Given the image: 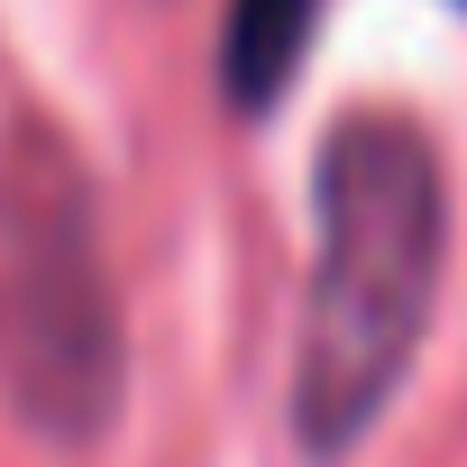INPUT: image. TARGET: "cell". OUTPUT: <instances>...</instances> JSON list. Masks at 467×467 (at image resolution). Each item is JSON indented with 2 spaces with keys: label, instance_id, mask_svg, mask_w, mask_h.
Returning a JSON list of instances; mask_svg holds the SVG:
<instances>
[{
  "label": "cell",
  "instance_id": "obj_1",
  "mask_svg": "<svg viewBox=\"0 0 467 467\" xmlns=\"http://www.w3.org/2000/svg\"><path fill=\"white\" fill-rule=\"evenodd\" d=\"M449 275V174L403 110H348L312 174V275L294 339V440L348 458L403 394Z\"/></svg>",
  "mask_w": 467,
  "mask_h": 467
},
{
  "label": "cell",
  "instance_id": "obj_4",
  "mask_svg": "<svg viewBox=\"0 0 467 467\" xmlns=\"http://www.w3.org/2000/svg\"><path fill=\"white\" fill-rule=\"evenodd\" d=\"M458 10H467V0H458Z\"/></svg>",
  "mask_w": 467,
  "mask_h": 467
},
{
  "label": "cell",
  "instance_id": "obj_3",
  "mask_svg": "<svg viewBox=\"0 0 467 467\" xmlns=\"http://www.w3.org/2000/svg\"><path fill=\"white\" fill-rule=\"evenodd\" d=\"M312 28H321V0H229V28H220V92H229V110L266 119L294 92V74L312 56Z\"/></svg>",
  "mask_w": 467,
  "mask_h": 467
},
{
  "label": "cell",
  "instance_id": "obj_2",
  "mask_svg": "<svg viewBox=\"0 0 467 467\" xmlns=\"http://www.w3.org/2000/svg\"><path fill=\"white\" fill-rule=\"evenodd\" d=\"M119 385L129 339L92 174L47 119H10L0 129V394L37 440L92 449L119 421Z\"/></svg>",
  "mask_w": 467,
  "mask_h": 467
}]
</instances>
